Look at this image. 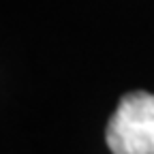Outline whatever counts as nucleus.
I'll use <instances>...</instances> for the list:
<instances>
[{
  "label": "nucleus",
  "instance_id": "obj_1",
  "mask_svg": "<svg viewBox=\"0 0 154 154\" xmlns=\"http://www.w3.org/2000/svg\"><path fill=\"white\" fill-rule=\"evenodd\" d=\"M105 139L111 154H154V94H124L107 122Z\"/></svg>",
  "mask_w": 154,
  "mask_h": 154
}]
</instances>
